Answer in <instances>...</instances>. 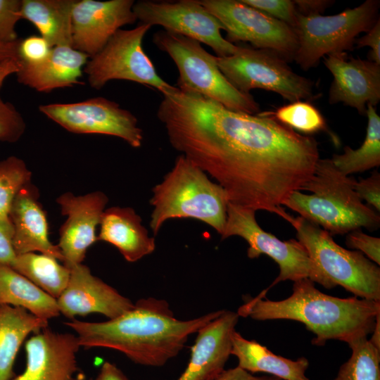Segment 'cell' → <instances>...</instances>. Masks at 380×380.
Here are the masks:
<instances>
[{
	"instance_id": "39",
	"label": "cell",
	"mask_w": 380,
	"mask_h": 380,
	"mask_svg": "<svg viewBox=\"0 0 380 380\" xmlns=\"http://www.w3.org/2000/svg\"><path fill=\"white\" fill-rule=\"evenodd\" d=\"M13 235L11 220L0 219V264L11 267L17 255L13 246Z\"/></svg>"
},
{
	"instance_id": "30",
	"label": "cell",
	"mask_w": 380,
	"mask_h": 380,
	"mask_svg": "<svg viewBox=\"0 0 380 380\" xmlns=\"http://www.w3.org/2000/svg\"><path fill=\"white\" fill-rule=\"evenodd\" d=\"M350 348V358L340 367L334 380H380V348L368 338Z\"/></svg>"
},
{
	"instance_id": "45",
	"label": "cell",
	"mask_w": 380,
	"mask_h": 380,
	"mask_svg": "<svg viewBox=\"0 0 380 380\" xmlns=\"http://www.w3.org/2000/svg\"><path fill=\"white\" fill-rule=\"evenodd\" d=\"M369 341L376 348H380V315L376 319L375 325Z\"/></svg>"
},
{
	"instance_id": "16",
	"label": "cell",
	"mask_w": 380,
	"mask_h": 380,
	"mask_svg": "<svg viewBox=\"0 0 380 380\" xmlns=\"http://www.w3.org/2000/svg\"><path fill=\"white\" fill-rule=\"evenodd\" d=\"M56 201L62 214L68 216L60 229L57 246L63 255V265L70 269L82 263L87 249L98 241L96 229L108 198L99 191L81 196L67 192Z\"/></svg>"
},
{
	"instance_id": "28",
	"label": "cell",
	"mask_w": 380,
	"mask_h": 380,
	"mask_svg": "<svg viewBox=\"0 0 380 380\" xmlns=\"http://www.w3.org/2000/svg\"><path fill=\"white\" fill-rule=\"evenodd\" d=\"M11 267L56 300L66 288L70 270L46 254L17 255Z\"/></svg>"
},
{
	"instance_id": "20",
	"label": "cell",
	"mask_w": 380,
	"mask_h": 380,
	"mask_svg": "<svg viewBox=\"0 0 380 380\" xmlns=\"http://www.w3.org/2000/svg\"><path fill=\"white\" fill-rule=\"evenodd\" d=\"M239 316L222 312L197 331L186 367L176 380H213L225 369L231 355L232 335Z\"/></svg>"
},
{
	"instance_id": "23",
	"label": "cell",
	"mask_w": 380,
	"mask_h": 380,
	"mask_svg": "<svg viewBox=\"0 0 380 380\" xmlns=\"http://www.w3.org/2000/svg\"><path fill=\"white\" fill-rule=\"evenodd\" d=\"M141 221L132 208H107L101 216L97 240L113 245L127 261L136 262L156 248L154 237L148 235Z\"/></svg>"
},
{
	"instance_id": "26",
	"label": "cell",
	"mask_w": 380,
	"mask_h": 380,
	"mask_svg": "<svg viewBox=\"0 0 380 380\" xmlns=\"http://www.w3.org/2000/svg\"><path fill=\"white\" fill-rule=\"evenodd\" d=\"M48 321L27 310L8 305H0V380H11L17 354L32 332L46 328Z\"/></svg>"
},
{
	"instance_id": "11",
	"label": "cell",
	"mask_w": 380,
	"mask_h": 380,
	"mask_svg": "<svg viewBox=\"0 0 380 380\" xmlns=\"http://www.w3.org/2000/svg\"><path fill=\"white\" fill-rule=\"evenodd\" d=\"M151 27L140 23L131 30H118L84 68L90 86L100 89L110 80H124L150 87L163 95L175 90L177 87L157 73L143 49V39Z\"/></svg>"
},
{
	"instance_id": "42",
	"label": "cell",
	"mask_w": 380,
	"mask_h": 380,
	"mask_svg": "<svg viewBox=\"0 0 380 380\" xmlns=\"http://www.w3.org/2000/svg\"><path fill=\"white\" fill-rule=\"evenodd\" d=\"M213 380H281L274 376H254L251 373L236 366L234 368L224 369Z\"/></svg>"
},
{
	"instance_id": "40",
	"label": "cell",
	"mask_w": 380,
	"mask_h": 380,
	"mask_svg": "<svg viewBox=\"0 0 380 380\" xmlns=\"http://www.w3.org/2000/svg\"><path fill=\"white\" fill-rule=\"evenodd\" d=\"M356 48L369 46V61L380 65V20L366 32V34L355 40Z\"/></svg>"
},
{
	"instance_id": "25",
	"label": "cell",
	"mask_w": 380,
	"mask_h": 380,
	"mask_svg": "<svg viewBox=\"0 0 380 380\" xmlns=\"http://www.w3.org/2000/svg\"><path fill=\"white\" fill-rule=\"evenodd\" d=\"M75 0H21L20 16L32 23L51 47H72Z\"/></svg>"
},
{
	"instance_id": "17",
	"label": "cell",
	"mask_w": 380,
	"mask_h": 380,
	"mask_svg": "<svg viewBox=\"0 0 380 380\" xmlns=\"http://www.w3.org/2000/svg\"><path fill=\"white\" fill-rule=\"evenodd\" d=\"M68 285L57 299L60 313L72 319L77 316L99 313L108 319L134 307L128 298L93 275L82 263L70 268Z\"/></svg>"
},
{
	"instance_id": "7",
	"label": "cell",
	"mask_w": 380,
	"mask_h": 380,
	"mask_svg": "<svg viewBox=\"0 0 380 380\" xmlns=\"http://www.w3.org/2000/svg\"><path fill=\"white\" fill-rule=\"evenodd\" d=\"M232 236H240L248 243L247 256L249 258H257L265 254L279 265V275L269 287L259 293L258 296L260 298L266 297L270 288L286 280L295 281L308 278L328 289L336 286L298 240L279 239L260 227L255 219V210L229 203L221 239Z\"/></svg>"
},
{
	"instance_id": "15",
	"label": "cell",
	"mask_w": 380,
	"mask_h": 380,
	"mask_svg": "<svg viewBox=\"0 0 380 380\" xmlns=\"http://www.w3.org/2000/svg\"><path fill=\"white\" fill-rule=\"evenodd\" d=\"M134 4L133 0L75 1L72 48L91 58L97 54L121 27L137 21Z\"/></svg>"
},
{
	"instance_id": "4",
	"label": "cell",
	"mask_w": 380,
	"mask_h": 380,
	"mask_svg": "<svg viewBox=\"0 0 380 380\" xmlns=\"http://www.w3.org/2000/svg\"><path fill=\"white\" fill-rule=\"evenodd\" d=\"M357 180L341 172L329 158L319 159L311 177L284 205L317 224L331 236L380 225V216L355 191Z\"/></svg>"
},
{
	"instance_id": "8",
	"label": "cell",
	"mask_w": 380,
	"mask_h": 380,
	"mask_svg": "<svg viewBox=\"0 0 380 380\" xmlns=\"http://www.w3.org/2000/svg\"><path fill=\"white\" fill-rule=\"evenodd\" d=\"M379 0H367L332 15L298 13L292 27L298 40L293 60L307 70L324 56L352 50L356 37L368 32L379 19Z\"/></svg>"
},
{
	"instance_id": "33",
	"label": "cell",
	"mask_w": 380,
	"mask_h": 380,
	"mask_svg": "<svg viewBox=\"0 0 380 380\" xmlns=\"http://www.w3.org/2000/svg\"><path fill=\"white\" fill-rule=\"evenodd\" d=\"M25 122L15 107L0 96V141L14 143L25 131Z\"/></svg>"
},
{
	"instance_id": "46",
	"label": "cell",
	"mask_w": 380,
	"mask_h": 380,
	"mask_svg": "<svg viewBox=\"0 0 380 380\" xmlns=\"http://www.w3.org/2000/svg\"><path fill=\"white\" fill-rule=\"evenodd\" d=\"M89 380H92V379H89Z\"/></svg>"
},
{
	"instance_id": "44",
	"label": "cell",
	"mask_w": 380,
	"mask_h": 380,
	"mask_svg": "<svg viewBox=\"0 0 380 380\" xmlns=\"http://www.w3.org/2000/svg\"><path fill=\"white\" fill-rule=\"evenodd\" d=\"M20 39L12 43L0 42V65L8 61L18 58Z\"/></svg>"
},
{
	"instance_id": "22",
	"label": "cell",
	"mask_w": 380,
	"mask_h": 380,
	"mask_svg": "<svg viewBox=\"0 0 380 380\" xmlns=\"http://www.w3.org/2000/svg\"><path fill=\"white\" fill-rule=\"evenodd\" d=\"M89 56L70 46L52 47L49 56L36 63L18 59V81L40 92L80 84Z\"/></svg>"
},
{
	"instance_id": "37",
	"label": "cell",
	"mask_w": 380,
	"mask_h": 380,
	"mask_svg": "<svg viewBox=\"0 0 380 380\" xmlns=\"http://www.w3.org/2000/svg\"><path fill=\"white\" fill-rule=\"evenodd\" d=\"M346 243L348 248L359 250L375 264H380V239L365 234L360 229L349 232Z\"/></svg>"
},
{
	"instance_id": "14",
	"label": "cell",
	"mask_w": 380,
	"mask_h": 380,
	"mask_svg": "<svg viewBox=\"0 0 380 380\" xmlns=\"http://www.w3.org/2000/svg\"><path fill=\"white\" fill-rule=\"evenodd\" d=\"M39 110L70 132L111 135L123 139L133 148L141 146L143 132L137 118L106 98L41 105Z\"/></svg>"
},
{
	"instance_id": "35",
	"label": "cell",
	"mask_w": 380,
	"mask_h": 380,
	"mask_svg": "<svg viewBox=\"0 0 380 380\" xmlns=\"http://www.w3.org/2000/svg\"><path fill=\"white\" fill-rule=\"evenodd\" d=\"M21 0H0V42L18 39L15 25L20 16Z\"/></svg>"
},
{
	"instance_id": "13",
	"label": "cell",
	"mask_w": 380,
	"mask_h": 380,
	"mask_svg": "<svg viewBox=\"0 0 380 380\" xmlns=\"http://www.w3.org/2000/svg\"><path fill=\"white\" fill-rule=\"evenodd\" d=\"M133 11L141 23L160 25L164 30L197 40L212 48L218 57L232 56L238 49L222 37L220 30L224 27L198 0L139 1Z\"/></svg>"
},
{
	"instance_id": "34",
	"label": "cell",
	"mask_w": 380,
	"mask_h": 380,
	"mask_svg": "<svg viewBox=\"0 0 380 380\" xmlns=\"http://www.w3.org/2000/svg\"><path fill=\"white\" fill-rule=\"evenodd\" d=\"M244 4L293 27L298 12L291 0H241Z\"/></svg>"
},
{
	"instance_id": "12",
	"label": "cell",
	"mask_w": 380,
	"mask_h": 380,
	"mask_svg": "<svg viewBox=\"0 0 380 380\" xmlns=\"http://www.w3.org/2000/svg\"><path fill=\"white\" fill-rule=\"evenodd\" d=\"M198 1L221 23L229 42H249L255 49L274 52L286 61L293 60L298 40L293 30L286 23L241 0Z\"/></svg>"
},
{
	"instance_id": "21",
	"label": "cell",
	"mask_w": 380,
	"mask_h": 380,
	"mask_svg": "<svg viewBox=\"0 0 380 380\" xmlns=\"http://www.w3.org/2000/svg\"><path fill=\"white\" fill-rule=\"evenodd\" d=\"M37 189L30 182L15 196L9 219L13 229V246L16 255L35 253L63 261L61 251L49 238L46 213L39 203Z\"/></svg>"
},
{
	"instance_id": "43",
	"label": "cell",
	"mask_w": 380,
	"mask_h": 380,
	"mask_svg": "<svg viewBox=\"0 0 380 380\" xmlns=\"http://www.w3.org/2000/svg\"><path fill=\"white\" fill-rule=\"evenodd\" d=\"M95 380H129L125 374L114 364L105 362Z\"/></svg>"
},
{
	"instance_id": "10",
	"label": "cell",
	"mask_w": 380,
	"mask_h": 380,
	"mask_svg": "<svg viewBox=\"0 0 380 380\" xmlns=\"http://www.w3.org/2000/svg\"><path fill=\"white\" fill-rule=\"evenodd\" d=\"M217 63L224 77L242 93L261 89L275 92L290 102L316 98L313 82L294 72L274 52L238 46L233 55L217 56Z\"/></svg>"
},
{
	"instance_id": "29",
	"label": "cell",
	"mask_w": 380,
	"mask_h": 380,
	"mask_svg": "<svg viewBox=\"0 0 380 380\" xmlns=\"http://www.w3.org/2000/svg\"><path fill=\"white\" fill-rule=\"evenodd\" d=\"M368 122L365 139L357 149L348 146L342 154H334L331 159L344 175L362 172L380 165V117L372 105L367 106Z\"/></svg>"
},
{
	"instance_id": "19",
	"label": "cell",
	"mask_w": 380,
	"mask_h": 380,
	"mask_svg": "<svg viewBox=\"0 0 380 380\" xmlns=\"http://www.w3.org/2000/svg\"><path fill=\"white\" fill-rule=\"evenodd\" d=\"M325 66L333 75L329 102H342L365 114L368 104L380 101V65L369 60L348 58L346 52L334 53L324 58Z\"/></svg>"
},
{
	"instance_id": "6",
	"label": "cell",
	"mask_w": 380,
	"mask_h": 380,
	"mask_svg": "<svg viewBox=\"0 0 380 380\" xmlns=\"http://www.w3.org/2000/svg\"><path fill=\"white\" fill-rule=\"evenodd\" d=\"M153 42L175 62L179 89L201 94L234 111L260 113L253 96L236 89L220 71L217 56L209 53L197 40L162 30L154 33Z\"/></svg>"
},
{
	"instance_id": "38",
	"label": "cell",
	"mask_w": 380,
	"mask_h": 380,
	"mask_svg": "<svg viewBox=\"0 0 380 380\" xmlns=\"http://www.w3.org/2000/svg\"><path fill=\"white\" fill-rule=\"evenodd\" d=\"M355 191L362 201L380 211V174L375 171L371 176L357 181Z\"/></svg>"
},
{
	"instance_id": "31",
	"label": "cell",
	"mask_w": 380,
	"mask_h": 380,
	"mask_svg": "<svg viewBox=\"0 0 380 380\" xmlns=\"http://www.w3.org/2000/svg\"><path fill=\"white\" fill-rule=\"evenodd\" d=\"M263 113L301 133L309 134L327 129L324 118L309 101L291 102L274 111H263Z\"/></svg>"
},
{
	"instance_id": "41",
	"label": "cell",
	"mask_w": 380,
	"mask_h": 380,
	"mask_svg": "<svg viewBox=\"0 0 380 380\" xmlns=\"http://www.w3.org/2000/svg\"><path fill=\"white\" fill-rule=\"evenodd\" d=\"M297 12L303 15L323 13L334 1L329 0H295Z\"/></svg>"
},
{
	"instance_id": "3",
	"label": "cell",
	"mask_w": 380,
	"mask_h": 380,
	"mask_svg": "<svg viewBox=\"0 0 380 380\" xmlns=\"http://www.w3.org/2000/svg\"><path fill=\"white\" fill-rule=\"evenodd\" d=\"M243 299L236 312L239 317L300 322L315 334L312 343L319 346L338 340L350 347L367 338L380 315V301L331 296L321 292L308 278L293 281L291 295L281 300L249 296Z\"/></svg>"
},
{
	"instance_id": "18",
	"label": "cell",
	"mask_w": 380,
	"mask_h": 380,
	"mask_svg": "<svg viewBox=\"0 0 380 380\" xmlns=\"http://www.w3.org/2000/svg\"><path fill=\"white\" fill-rule=\"evenodd\" d=\"M80 348L77 336L46 327L25 342V369L11 380H75Z\"/></svg>"
},
{
	"instance_id": "9",
	"label": "cell",
	"mask_w": 380,
	"mask_h": 380,
	"mask_svg": "<svg viewBox=\"0 0 380 380\" xmlns=\"http://www.w3.org/2000/svg\"><path fill=\"white\" fill-rule=\"evenodd\" d=\"M298 241L324 274L356 297L380 301V268L358 251L337 244L332 236L298 216L291 223Z\"/></svg>"
},
{
	"instance_id": "27",
	"label": "cell",
	"mask_w": 380,
	"mask_h": 380,
	"mask_svg": "<svg viewBox=\"0 0 380 380\" xmlns=\"http://www.w3.org/2000/svg\"><path fill=\"white\" fill-rule=\"evenodd\" d=\"M20 307L49 321L60 315L57 300L9 265L0 264V305Z\"/></svg>"
},
{
	"instance_id": "1",
	"label": "cell",
	"mask_w": 380,
	"mask_h": 380,
	"mask_svg": "<svg viewBox=\"0 0 380 380\" xmlns=\"http://www.w3.org/2000/svg\"><path fill=\"white\" fill-rule=\"evenodd\" d=\"M157 117L171 146L213 178L229 203L293 222L281 205L314 172L319 159L314 137L263 112L234 111L177 87L163 95Z\"/></svg>"
},
{
	"instance_id": "2",
	"label": "cell",
	"mask_w": 380,
	"mask_h": 380,
	"mask_svg": "<svg viewBox=\"0 0 380 380\" xmlns=\"http://www.w3.org/2000/svg\"><path fill=\"white\" fill-rule=\"evenodd\" d=\"M222 311L182 320L175 317L165 300L148 297L139 299L129 310L105 322L72 319L65 324L76 333L80 347L115 350L136 364L157 367L176 357L190 335Z\"/></svg>"
},
{
	"instance_id": "32",
	"label": "cell",
	"mask_w": 380,
	"mask_h": 380,
	"mask_svg": "<svg viewBox=\"0 0 380 380\" xmlns=\"http://www.w3.org/2000/svg\"><path fill=\"white\" fill-rule=\"evenodd\" d=\"M31 176L25 163L16 156L0 161V219L10 220L12 203L19 191L31 182Z\"/></svg>"
},
{
	"instance_id": "5",
	"label": "cell",
	"mask_w": 380,
	"mask_h": 380,
	"mask_svg": "<svg viewBox=\"0 0 380 380\" xmlns=\"http://www.w3.org/2000/svg\"><path fill=\"white\" fill-rule=\"evenodd\" d=\"M150 227L157 235L170 219L191 218L224 232L228 198L224 189L184 156H179L172 170L152 189Z\"/></svg>"
},
{
	"instance_id": "36",
	"label": "cell",
	"mask_w": 380,
	"mask_h": 380,
	"mask_svg": "<svg viewBox=\"0 0 380 380\" xmlns=\"http://www.w3.org/2000/svg\"><path fill=\"white\" fill-rule=\"evenodd\" d=\"M52 47L41 36L32 35L20 39L18 59L28 63H36L45 59Z\"/></svg>"
},
{
	"instance_id": "24",
	"label": "cell",
	"mask_w": 380,
	"mask_h": 380,
	"mask_svg": "<svg viewBox=\"0 0 380 380\" xmlns=\"http://www.w3.org/2000/svg\"><path fill=\"white\" fill-rule=\"evenodd\" d=\"M231 355L237 358L238 367L251 374L264 372L281 380H310L305 374L309 367L307 358L293 360L277 355L236 330L232 335Z\"/></svg>"
}]
</instances>
